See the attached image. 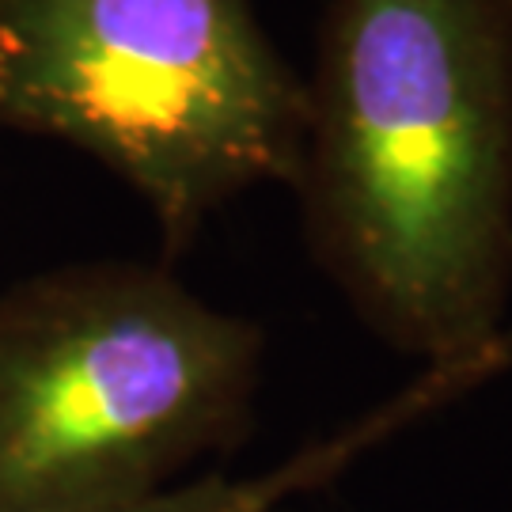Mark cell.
<instances>
[{
	"label": "cell",
	"mask_w": 512,
	"mask_h": 512,
	"mask_svg": "<svg viewBox=\"0 0 512 512\" xmlns=\"http://www.w3.org/2000/svg\"><path fill=\"white\" fill-rule=\"evenodd\" d=\"M266 330L167 266L84 262L0 293V512H88L243 444Z\"/></svg>",
	"instance_id": "7a4b0ae2"
},
{
	"label": "cell",
	"mask_w": 512,
	"mask_h": 512,
	"mask_svg": "<svg viewBox=\"0 0 512 512\" xmlns=\"http://www.w3.org/2000/svg\"><path fill=\"white\" fill-rule=\"evenodd\" d=\"M293 194L311 258L429 365L512 346V0H330Z\"/></svg>",
	"instance_id": "6da1fadb"
},
{
	"label": "cell",
	"mask_w": 512,
	"mask_h": 512,
	"mask_svg": "<svg viewBox=\"0 0 512 512\" xmlns=\"http://www.w3.org/2000/svg\"><path fill=\"white\" fill-rule=\"evenodd\" d=\"M308 88L255 0H0V129L88 152L167 255L255 186H293Z\"/></svg>",
	"instance_id": "3957f363"
},
{
	"label": "cell",
	"mask_w": 512,
	"mask_h": 512,
	"mask_svg": "<svg viewBox=\"0 0 512 512\" xmlns=\"http://www.w3.org/2000/svg\"><path fill=\"white\" fill-rule=\"evenodd\" d=\"M509 368L512 349L475 357V361H456V365H429L421 368V376H414L403 391H395L391 399L365 410L357 421L342 425L334 437L304 444L285 463H277L274 471H258V475L243 478L213 471V475L190 478V482H175L141 501L88 512H277L296 497L330 486L372 448H380L391 437H399L403 429L418 425L463 395H471L482 384H490L494 376L509 372Z\"/></svg>",
	"instance_id": "277c9868"
}]
</instances>
